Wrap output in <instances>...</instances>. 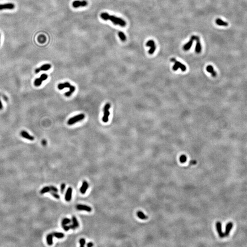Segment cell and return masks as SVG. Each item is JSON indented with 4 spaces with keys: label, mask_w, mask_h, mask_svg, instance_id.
I'll return each mask as SVG.
<instances>
[{
    "label": "cell",
    "mask_w": 247,
    "mask_h": 247,
    "mask_svg": "<svg viewBox=\"0 0 247 247\" xmlns=\"http://www.w3.org/2000/svg\"><path fill=\"white\" fill-rule=\"evenodd\" d=\"M100 17L102 19L106 21L109 20L116 25H119L121 27H124L126 24V22L123 19L116 17L115 16L110 15L107 13H102L100 14Z\"/></svg>",
    "instance_id": "cell-1"
},
{
    "label": "cell",
    "mask_w": 247,
    "mask_h": 247,
    "mask_svg": "<svg viewBox=\"0 0 247 247\" xmlns=\"http://www.w3.org/2000/svg\"><path fill=\"white\" fill-rule=\"evenodd\" d=\"M57 87L59 90H62L65 88H69V91L65 94V96L67 97L71 96L76 90V87H75V86L72 85L69 82H65L64 83H60L58 85Z\"/></svg>",
    "instance_id": "cell-2"
},
{
    "label": "cell",
    "mask_w": 247,
    "mask_h": 247,
    "mask_svg": "<svg viewBox=\"0 0 247 247\" xmlns=\"http://www.w3.org/2000/svg\"><path fill=\"white\" fill-rule=\"evenodd\" d=\"M85 117V116L83 114H79L75 116L70 118L67 121V124L69 125H72L75 124L82 120Z\"/></svg>",
    "instance_id": "cell-3"
},
{
    "label": "cell",
    "mask_w": 247,
    "mask_h": 247,
    "mask_svg": "<svg viewBox=\"0 0 247 247\" xmlns=\"http://www.w3.org/2000/svg\"><path fill=\"white\" fill-rule=\"evenodd\" d=\"M110 107V104L109 103H107L103 108V116L102 118V120L104 123H107L109 121V117L110 115L109 109Z\"/></svg>",
    "instance_id": "cell-4"
},
{
    "label": "cell",
    "mask_w": 247,
    "mask_h": 247,
    "mask_svg": "<svg viewBox=\"0 0 247 247\" xmlns=\"http://www.w3.org/2000/svg\"><path fill=\"white\" fill-rule=\"evenodd\" d=\"M171 61L175 63V65L173 67L174 71H177L179 68H180L183 72H185L186 70V67L185 65H183L181 62L177 61L175 59L172 58L170 60Z\"/></svg>",
    "instance_id": "cell-5"
},
{
    "label": "cell",
    "mask_w": 247,
    "mask_h": 247,
    "mask_svg": "<svg viewBox=\"0 0 247 247\" xmlns=\"http://www.w3.org/2000/svg\"><path fill=\"white\" fill-rule=\"evenodd\" d=\"M48 77V76L46 74H43L39 77L36 78L34 82V84L36 87H39L42 84V81L46 80Z\"/></svg>",
    "instance_id": "cell-6"
},
{
    "label": "cell",
    "mask_w": 247,
    "mask_h": 247,
    "mask_svg": "<svg viewBox=\"0 0 247 247\" xmlns=\"http://www.w3.org/2000/svg\"><path fill=\"white\" fill-rule=\"evenodd\" d=\"M88 3L86 0H75L72 2L73 7L78 8L79 7H86Z\"/></svg>",
    "instance_id": "cell-7"
},
{
    "label": "cell",
    "mask_w": 247,
    "mask_h": 247,
    "mask_svg": "<svg viewBox=\"0 0 247 247\" xmlns=\"http://www.w3.org/2000/svg\"><path fill=\"white\" fill-rule=\"evenodd\" d=\"M216 229H217V232L218 233L219 237L221 238H223L224 237H225V236L224 233H223L222 231L221 223L219 221H217L216 224Z\"/></svg>",
    "instance_id": "cell-8"
},
{
    "label": "cell",
    "mask_w": 247,
    "mask_h": 247,
    "mask_svg": "<svg viewBox=\"0 0 247 247\" xmlns=\"http://www.w3.org/2000/svg\"><path fill=\"white\" fill-rule=\"evenodd\" d=\"M15 6L14 4L12 3H5L3 4H0V11L3 10H12L14 8Z\"/></svg>",
    "instance_id": "cell-9"
},
{
    "label": "cell",
    "mask_w": 247,
    "mask_h": 247,
    "mask_svg": "<svg viewBox=\"0 0 247 247\" xmlns=\"http://www.w3.org/2000/svg\"><path fill=\"white\" fill-rule=\"evenodd\" d=\"M51 65L50 64H45L38 68H37L35 71V73H38L40 71H46L50 70L51 68Z\"/></svg>",
    "instance_id": "cell-10"
},
{
    "label": "cell",
    "mask_w": 247,
    "mask_h": 247,
    "mask_svg": "<svg viewBox=\"0 0 247 247\" xmlns=\"http://www.w3.org/2000/svg\"><path fill=\"white\" fill-rule=\"evenodd\" d=\"M194 40L196 41V52L197 53H200L201 51V45L200 41V38L198 36L194 35Z\"/></svg>",
    "instance_id": "cell-11"
},
{
    "label": "cell",
    "mask_w": 247,
    "mask_h": 247,
    "mask_svg": "<svg viewBox=\"0 0 247 247\" xmlns=\"http://www.w3.org/2000/svg\"><path fill=\"white\" fill-rule=\"evenodd\" d=\"M77 209L79 211H85L90 212L92 211V209L91 207L84 204H78L76 206Z\"/></svg>",
    "instance_id": "cell-12"
},
{
    "label": "cell",
    "mask_w": 247,
    "mask_h": 247,
    "mask_svg": "<svg viewBox=\"0 0 247 247\" xmlns=\"http://www.w3.org/2000/svg\"><path fill=\"white\" fill-rule=\"evenodd\" d=\"M72 189L71 187H69L67 189V191H66V194H65V200L66 201L69 202V201H71V200L72 199Z\"/></svg>",
    "instance_id": "cell-13"
},
{
    "label": "cell",
    "mask_w": 247,
    "mask_h": 247,
    "mask_svg": "<svg viewBox=\"0 0 247 247\" xmlns=\"http://www.w3.org/2000/svg\"><path fill=\"white\" fill-rule=\"evenodd\" d=\"M89 185L87 181H84L82 184V185L81 187L80 188V192L82 194H85L87 190V189L88 188Z\"/></svg>",
    "instance_id": "cell-14"
},
{
    "label": "cell",
    "mask_w": 247,
    "mask_h": 247,
    "mask_svg": "<svg viewBox=\"0 0 247 247\" xmlns=\"http://www.w3.org/2000/svg\"><path fill=\"white\" fill-rule=\"evenodd\" d=\"M20 135L22 137L27 139L30 141H33L34 139V136L30 135L26 131H22L20 133Z\"/></svg>",
    "instance_id": "cell-15"
},
{
    "label": "cell",
    "mask_w": 247,
    "mask_h": 247,
    "mask_svg": "<svg viewBox=\"0 0 247 247\" xmlns=\"http://www.w3.org/2000/svg\"><path fill=\"white\" fill-rule=\"evenodd\" d=\"M194 40V39L193 37L191 36L190 40L187 43H186L183 46V50L185 51H189V50L190 49V48L191 47L192 44H193V43Z\"/></svg>",
    "instance_id": "cell-16"
},
{
    "label": "cell",
    "mask_w": 247,
    "mask_h": 247,
    "mask_svg": "<svg viewBox=\"0 0 247 247\" xmlns=\"http://www.w3.org/2000/svg\"><path fill=\"white\" fill-rule=\"evenodd\" d=\"M233 223L232 222H229L228 223L226 226L225 231V233H224V234H225V237L226 236H228L229 235V234H230V231H231L232 228L233 227Z\"/></svg>",
    "instance_id": "cell-17"
},
{
    "label": "cell",
    "mask_w": 247,
    "mask_h": 247,
    "mask_svg": "<svg viewBox=\"0 0 247 247\" xmlns=\"http://www.w3.org/2000/svg\"><path fill=\"white\" fill-rule=\"evenodd\" d=\"M206 70L208 72L211 73L212 77H215L217 76V72L214 71L212 66L211 65H208L206 67Z\"/></svg>",
    "instance_id": "cell-18"
},
{
    "label": "cell",
    "mask_w": 247,
    "mask_h": 247,
    "mask_svg": "<svg viewBox=\"0 0 247 247\" xmlns=\"http://www.w3.org/2000/svg\"><path fill=\"white\" fill-rule=\"evenodd\" d=\"M216 23L217 25L221 26H224L226 27L228 25V23L227 22H225L223 20H222L221 19L217 18L216 20Z\"/></svg>",
    "instance_id": "cell-19"
},
{
    "label": "cell",
    "mask_w": 247,
    "mask_h": 247,
    "mask_svg": "<svg viewBox=\"0 0 247 247\" xmlns=\"http://www.w3.org/2000/svg\"><path fill=\"white\" fill-rule=\"evenodd\" d=\"M53 235L52 234H49L46 237V241L48 244L50 246L52 245L53 244Z\"/></svg>",
    "instance_id": "cell-20"
},
{
    "label": "cell",
    "mask_w": 247,
    "mask_h": 247,
    "mask_svg": "<svg viewBox=\"0 0 247 247\" xmlns=\"http://www.w3.org/2000/svg\"><path fill=\"white\" fill-rule=\"evenodd\" d=\"M137 216L139 218L142 220H146L148 218V217L144 214V213L141 211H139L137 212Z\"/></svg>",
    "instance_id": "cell-21"
},
{
    "label": "cell",
    "mask_w": 247,
    "mask_h": 247,
    "mask_svg": "<svg viewBox=\"0 0 247 247\" xmlns=\"http://www.w3.org/2000/svg\"><path fill=\"white\" fill-rule=\"evenodd\" d=\"M53 236L57 238H62L64 237L65 235L63 233L54 232L52 233Z\"/></svg>",
    "instance_id": "cell-22"
},
{
    "label": "cell",
    "mask_w": 247,
    "mask_h": 247,
    "mask_svg": "<svg viewBox=\"0 0 247 247\" xmlns=\"http://www.w3.org/2000/svg\"><path fill=\"white\" fill-rule=\"evenodd\" d=\"M72 221V222L73 224L76 227V228H78L79 227V224L78 222V221L75 216H73Z\"/></svg>",
    "instance_id": "cell-23"
},
{
    "label": "cell",
    "mask_w": 247,
    "mask_h": 247,
    "mask_svg": "<svg viewBox=\"0 0 247 247\" xmlns=\"http://www.w3.org/2000/svg\"><path fill=\"white\" fill-rule=\"evenodd\" d=\"M72 222V220L69 218H64L61 221V225H67Z\"/></svg>",
    "instance_id": "cell-24"
},
{
    "label": "cell",
    "mask_w": 247,
    "mask_h": 247,
    "mask_svg": "<svg viewBox=\"0 0 247 247\" xmlns=\"http://www.w3.org/2000/svg\"><path fill=\"white\" fill-rule=\"evenodd\" d=\"M118 35L120 39L123 41H125L126 39V36L125 35V34H124L123 32H119V33H118Z\"/></svg>",
    "instance_id": "cell-25"
},
{
    "label": "cell",
    "mask_w": 247,
    "mask_h": 247,
    "mask_svg": "<svg viewBox=\"0 0 247 247\" xmlns=\"http://www.w3.org/2000/svg\"><path fill=\"white\" fill-rule=\"evenodd\" d=\"M51 191V189H50V187H45L43 188V189H42L40 191V193L41 194H45L46 193H47V192H49L50 191Z\"/></svg>",
    "instance_id": "cell-26"
},
{
    "label": "cell",
    "mask_w": 247,
    "mask_h": 247,
    "mask_svg": "<svg viewBox=\"0 0 247 247\" xmlns=\"http://www.w3.org/2000/svg\"><path fill=\"white\" fill-rule=\"evenodd\" d=\"M187 159V158L186 155H182L180 158H179V161L181 163H185Z\"/></svg>",
    "instance_id": "cell-27"
},
{
    "label": "cell",
    "mask_w": 247,
    "mask_h": 247,
    "mask_svg": "<svg viewBox=\"0 0 247 247\" xmlns=\"http://www.w3.org/2000/svg\"><path fill=\"white\" fill-rule=\"evenodd\" d=\"M156 45L155 44L153 45L152 46L150 47V49L149 50V51H148V53L150 55H152L154 52L156 51Z\"/></svg>",
    "instance_id": "cell-28"
},
{
    "label": "cell",
    "mask_w": 247,
    "mask_h": 247,
    "mask_svg": "<svg viewBox=\"0 0 247 247\" xmlns=\"http://www.w3.org/2000/svg\"><path fill=\"white\" fill-rule=\"evenodd\" d=\"M50 193H51V195L52 196H53L54 198H55V199H59L60 198V196L58 194H57L56 193V192H53V191H50Z\"/></svg>",
    "instance_id": "cell-29"
},
{
    "label": "cell",
    "mask_w": 247,
    "mask_h": 247,
    "mask_svg": "<svg viewBox=\"0 0 247 247\" xmlns=\"http://www.w3.org/2000/svg\"><path fill=\"white\" fill-rule=\"evenodd\" d=\"M155 42L153 40H150L149 41H148L146 43V46H148V47H151L153 45H155Z\"/></svg>",
    "instance_id": "cell-30"
},
{
    "label": "cell",
    "mask_w": 247,
    "mask_h": 247,
    "mask_svg": "<svg viewBox=\"0 0 247 247\" xmlns=\"http://www.w3.org/2000/svg\"><path fill=\"white\" fill-rule=\"evenodd\" d=\"M38 41L40 42V43H44L45 40H46V38L44 36H40L38 37Z\"/></svg>",
    "instance_id": "cell-31"
},
{
    "label": "cell",
    "mask_w": 247,
    "mask_h": 247,
    "mask_svg": "<svg viewBox=\"0 0 247 247\" xmlns=\"http://www.w3.org/2000/svg\"><path fill=\"white\" fill-rule=\"evenodd\" d=\"M79 243L81 247H84L86 243V241L84 238H81L79 240Z\"/></svg>",
    "instance_id": "cell-32"
},
{
    "label": "cell",
    "mask_w": 247,
    "mask_h": 247,
    "mask_svg": "<svg viewBox=\"0 0 247 247\" xmlns=\"http://www.w3.org/2000/svg\"><path fill=\"white\" fill-rule=\"evenodd\" d=\"M65 184L64 183H63L61 184L60 186V192L61 194H63L64 193V191L65 190Z\"/></svg>",
    "instance_id": "cell-33"
},
{
    "label": "cell",
    "mask_w": 247,
    "mask_h": 247,
    "mask_svg": "<svg viewBox=\"0 0 247 247\" xmlns=\"http://www.w3.org/2000/svg\"><path fill=\"white\" fill-rule=\"evenodd\" d=\"M50 189H51V191H53V192H57L58 191V190L57 188L54 186H51L50 187Z\"/></svg>",
    "instance_id": "cell-34"
},
{
    "label": "cell",
    "mask_w": 247,
    "mask_h": 247,
    "mask_svg": "<svg viewBox=\"0 0 247 247\" xmlns=\"http://www.w3.org/2000/svg\"><path fill=\"white\" fill-rule=\"evenodd\" d=\"M62 226L65 231H68L70 229L69 226H68L67 225H62Z\"/></svg>",
    "instance_id": "cell-35"
},
{
    "label": "cell",
    "mask_w": 247,
    "mask_h": 247,
    "mask_svg": "<svg viewBox=\"0 0 247 247\" xmlns=\"http://www.w3.org/2000/svg\"><path fill=\"white\" fill-rule=\"evenodd\" d=\"M196 163H197V162L196 160H191L189 162V165H196Z\"/></svg>",
    "instance_id": "cell-36"
},
{
    "label": "cell",
    "mask_w": 247,
    "mask_h": 247,
    "mask_svg": "<svg viewBox=\"0 0 247 247\" xmlns=\"http://www.w3.org/2000/svg\"><path fill=\"white\" fill-rule=\"evenodd\" d=\"M69 227H70V228L72 229V230H75L76 228V227L73 224H70L69 225Z\"/></svg>",
    "instance_id": "cell-37"
},
{
    "label": "cell",
    "mask_w": 247,
    "mask_h": 247,
    "mask_svg": "<svg viewBox=\"0 0 247 247\" xmlns=\"http://www.w3.org/2000/svg\"><path fill=\"white\" fill-rule=\"evenodd\" d=\"M94 246V243L92 242H89L87 244V246L88 247H93Z\"/></svg>",
    "instance_id": "cell-38"
},
{
    "label": "cell",
    "mask_w": 247,
    "mask_h": 247,
    "mask_svg": "<svg viewBox=\"0 0 247 247\" xmlns=\"http://www.w3.org/2000/svg\"><path fill=\"white\" fill-rule=\"evenodd\" d=\"M42 144L43 145H44V146H45V145H46V144H47V141H46L45 140H43L42 141Z\"/></svg>",
    "instance_id": "cell-39"
},
{
    "label": "cell",
    "mask_w": 247,
    "mask_h": 247,
    "mask_svg": "<svg viewBox=\"0 0 247 247\" xmlns=\"http://www.w3.org/2000/svg\"><path fill=\"white\" fill-rule=\"evenodd\" d=\"M3 108V106H2V103L0 101V110H1Z\"/></svg>",
    "instance_id": "cell-40"
},
{
    "label": "cell",
    "mask_w": 247,
    "mask_h": 247,
    "mask_svg": "<svg viewBox=\"0 0 247 247\" xmlns=\"http://www.w3.org/2000/svg\"><path fill=\"white\" fill-rule=\"evenodd\" d=\"M3 98L5 99V100L6 101H7L8 99H7V98L6 96H4V95H3Z\"/></svg>",
    "instance_id": "cell-41"
},
{
    "label": "cell",
    "mask_w": 247,
    "mask_h": 247,
    "mask_svg": "<svg viewBox=\"0 0 247 247\" xmlns=\"http://www.w3.org/2000/svg\"></svg>",
    "instance_id": "cell-42"
}]
</instances>
